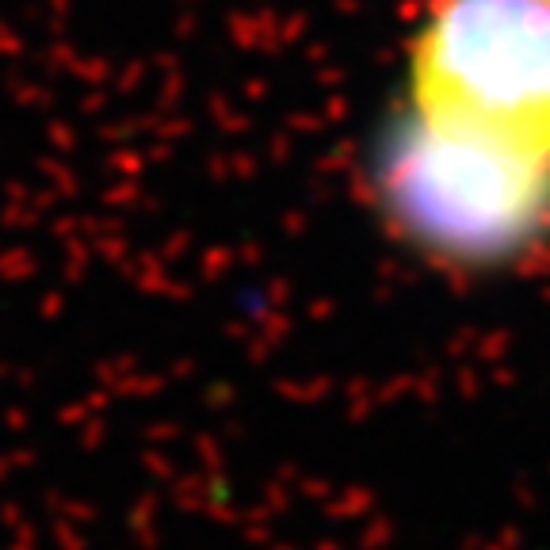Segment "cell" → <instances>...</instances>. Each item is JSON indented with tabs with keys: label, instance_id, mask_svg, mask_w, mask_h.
<instances>
[{
	"label": "cell",
	"instance_id": "cell-1",
	"mask_svg": "<svg viewBox=\"0 0 550 550\" xmlns=\"http://www.w3.org/2000/svg\"><path fill=\"white\" fill-rule=\"evenodd\" d=\"M402 119L444 146L550 169V0H432Z\"/></svg>",
	"mask_w": 550,
	"mask_h": 550
},
{
	"label": "cell",
	"instance_id": "cell-2",
	"mask_svg": "<svg viewBox=\"0 0 550 550\" xmlns=\"http://www.w3.org/2000/svg\"><path fill=\"white\" fill-rule=\"evenodd\" d=\"M379 191L402 233L463 264L505 260L550 226V169L444 146L405 119L382 146Z\"/></svg>",
	"mask_w": 550,
	"mask_h": 550
}]
</instances>
